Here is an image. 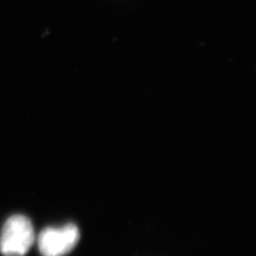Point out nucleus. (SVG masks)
<instances>
[{"label": "nucleus", "instance_id": "nucleus-1", "mask_svg": "<svg viewBox=\"0 0 256 256\" xmlns=\"http://www.w3.org/2000/svg\"><path fill=\"white\" fill-rule=\"evenodd\" d=\"M36 241L30 220L23 214H14L7 220L0 234V252L4 256H24Z\"/></svg>", "mask_w": 256, "mask_h": 256}, {"label": "nucleus", "instance_id": "nucleus-2", "mask_svg": "<svg viewBox=\"0 0 256 256\" xmlns=\"http://www.w3.org/2000/svg\"><path fill=\"white\" fill-rule=\"evenodd\" d=\"M80 239L78 227L68 223L60 228L43 230L38 236V248L43 256H64L70 252Z\"/></svg>", "mask_w": 256, "mask_h": 256}]
</instances>
